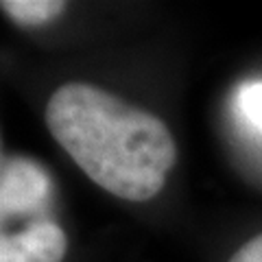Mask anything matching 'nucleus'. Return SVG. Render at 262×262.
<instances>
[{"label": "nucleus", "instance_id": "obj_1", "mask_svg": "<svg viewBox=\"0 0 262 262\" xmlns=\"http://www.w3.org/2000/svg\"><path fill=\"white\" fill-rule=\"evenodd\" d=\"M51 136L110 194L149 201L177 162L175 138L155 114L81 81L63 83L44 112Z\"/></svg>", "mask_w": 262, "mask_h": 262}, {"label": "nucleus", "instance_id": "obj_2", "mask_svg": "<svg viewBox=\"0 0 262 262\" xmlns=\"http://www.w3.org/2000/svg\"><path fill=\"white\" fill-rule=\"evenodd\" d=\"M53 201V179L42 164L24 155H5L0 168V216L3 227L51 219L46 208Z\"/></svg>", "mask_w": 262, "mask_h": 262}, {"label": "nucleus", "instance_id": "obj_3", "mask_svg": "<svg viewBox=\"0 0 262 262\" xmlns=\"http://www.w3.org/2000/svg\"><path fill=\"white\" fill-rule=\"evenodd\" d=\"M68 238L55 219H37L5 227L0 234V262H61Z\"/></svg>", "mask_w": 262, "mask_h": 262}, {"label": "nucleus", "instance_id": "obj_4", "mask_svg": "<svg viewBox=\"0 0 262 262\" xmlns=\"http://www.w3.org/2000/svg\"><path fill=\"white\" fill-rule=\"evenodd\" d=\"M0 9L18 27L35 29L59 18L66 11V3L61 0H3Z\"/></svg>", "mask_w": 262, "mask_h": 262}, {"label": "nucleus", "instance_id": "obj_5", "mask_svg": "<svg viewBox=\"0 0 262 262\" xmlns=\"http://www.w3.org/2000/svg\"><path fill=\"white\" fill-rule=\"evenodd\" d=\"M238 105L253 127L262 131V83H247L238 92Z\"/></svg>", "mask_w": 262, "mask_h": 262}, {"label": "nucleus", "instance_id": "obj_6", "mask_svg": "<svg viewBox=\"0 0 262 262\" xmlns=\"http://www.w3.org/2000/svg\"><path fill=\"white\" fill-rule=\"evenodd\" d=\"M227 262H262V232L251 236L243 247L236 249Z\"/></svg>", "mask_w": 262, "mask_h": 262}]
</instances>
